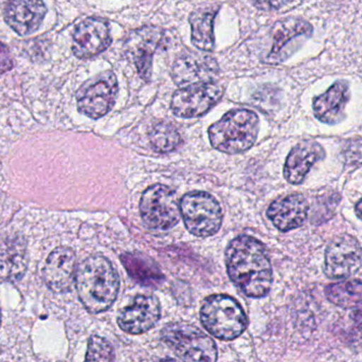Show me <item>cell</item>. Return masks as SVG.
Instances as JSON below:
<instances>
[{
	"label": "cell",
	"mask_w": 362,
	"mask_h": 362,
	"mask_svg": "<svg viewBox=\"0 0 362 362\" xmlns=\"http://www.w3.org/2000/svg\"><path fill=\"white\" fill-rule=\"evenodd\" d=\"M228 274L232 282L251 298L269 293L272 268L265 246L251 236H238L226 251Z\"/></svg>",
	"instance_id": "obj_1"
},
{
	"label": "cell",
	"mask_w": 362,
	"mask_h": 362,
	"mask_svg": "<svg viewBox=\"0 0 362 362\" xmlns=\"http://www.w3.org/2000/svg\"><path fill=\"white\" fill-rule=\"evenodd\" d=\"M78 297L93 314L105 312L116 301L120 280L106 257L93 255L78 266L76 274Z\"/></svg>",
	"instance_id": "obj_2"
},
{
	"label": "cell",
	"mask_w": 362,
	"mask_h": 362,
	"mask_svg": "<svg viewBox=\"0 0 362 362\" xmlns=\"http://www.w3.org/2000/svg\"><path fill=\"white\" fill-rule=\"evenodd\" d=\"M259 134V118L248 110L227 112L211 125L209 139L215 150L226 154H240L255 144Z\"/></svg>",
	"instance_id": "obj_3"
},
{
	"label": "cell",
	"mask_w": 362,
	"mask_h": 362,
	"mask_svg": "<svg viewBox=\"0 0 362 362\" xmlns=\"http://www.w3.org/2000/svg\"><path fill=\"white\" fill-rule=\"evenodd\" d=\"M200 319L204 329L219 339H235L247 327V317L242 306L229 296L206 298L200 310Z\"/></svg>",
	"instance_id": "obj_4"
},
{
	"label": "cell",
	"mask_w": 362,
	"mask_h": 362,
	"mask_svg": "<svg viewBox=\"0 0 362 362\" xmlns=\"http://www.w3.org/2000/svg\"><path fill=\"white\" fill-rule=\"evenodd\" d=\"M163 340L183 362H216L217 349L206 334L187 323H170L161 332Z\"/></svg>",
	"instance_id": "obj_5"
},
{
	"label": "cell",
	"mask_w": 362,
	"mask_h": 362,
	"mask_svg": "<svg viewBox=\"0 0 362 362\" xmlns=\"http://www.w3.org/2000/svg\"><path fill=\"white\" fill-rule=\"evenodd\" d=\"M181 216L194 235L208 238L221 229L223 212L218 202L206 192L185 194L180 202Z\"/></svg>",
	"instance_id": "obj_6"
},
{
	"label": "cell",
	"mask_w": 362,
	"mask_h": 362,
	"mask_svg": "<svg viewBox=\"0 0 362 362\" xmlns=\"http://www.w3.org/2000/svg\"><path fill=\"white\" fill-rule=\"evenodd\" d=\"M140 212L144 223L151 229H171L180 221L177 194L167 185H152L142 194Z\"/></svg>",
	"instance_id": "obj_7"
},
{
	"label": "cell",
	"mask_w": 362,
	"mask_h": 362,
	"mask_svg": "<svg viewBox=\"0 0 362 362\" xmlns=\"http://www.w3.org/2000/svg\"><path fill=\"white\" fill-rule=\"evenodd\" d=\"M223 95V87L215 82L189 85L174 93L171 108L180 118H197L218 103Z\"/></svg>",
	"instance_id": "obj_8"
},
{
	"label": "cell",
	"mask_w": 362,
	"mask_h": 362,
	"mask_svg": "<svg viewBox=\"0 0 362 362\" xmlns=\"http://www.w3.org/2000/svg\"><path fill=\"white\" fill-rule=\"evenodd\" d=\"M117 93L118 81L114 72H103L81 89L78 110L89 118L100 119L114 107Z\"/></svg>",
	"instance_id": "obj_9"
},
{
	"label": "cell",
	"mask_w": 362,
	"mask_h": 362,
	"mask_svg": "<svg viewBox=\"0 0 362 362\" xmlns=\"http://www.w3.org/2000/svg\"><path fill=\"white\" fill-rule=\"evenodd\" d=\"M361 265L362 248L354 236L342 234L329 243L325 259V274L327 278H349L356 274Z\"/></svg>",
	"instance_id": "obj_10"
},
{
	"label": "cell",
	"mask_w": 362,
	"mask_h": 362,
	"mask_svg": "<svg viewBox=\"0 0 362 362\" xmlns=\"http://www.w3.org/2000/svg\"><path fill=\"white\" fill-rule=\"evenodd\" d=\"M165 44V31L154 25L134 30L125 40V50L131 55L138 74L146 82L152 76L153 57Z\"/></svg>",
	"instance_id": "obj_11"
},
{
	"label": "cell",
	"mask_w": 362,
	"mask_h": 362,
	"mask_svg": "<svg viewBox=\"0 0 362 362\" xmlns=\"http://www.w3.org/2000/svg\"><path fill=\"white\" fill-rule=\"evenodd\" d=\"M112 44L110 25L105 19L89 17L74 30L72 51L78 59H90Z\"/></svg>",
	"instance_id": "obj_12"
},
{
	"label": "cell",
	"mask_w": 362,
	"mask_h": 362,
	"mask_svg": "<svg viewBox=\"0 0 362 362\" xmlns=\"http://www.w3.org/2000/svg\"><path fill=\"white\" fill-rule=\"evenodd\" d=\"M218 72L215 59L204 53L187 52L180 55L173 65L172 76L181 87L212 82Z\"/></svg>",
	"instance_id": "obj_13"
},
{
	"label": "cell",
	"mask_w": 362,
	"mask_h": 362,
	"mask_svg": "<svg viewBox=\"0 0 362 362\" xmlns=\"http://www.w3.org/2000/svg\"><path fill=\"white\" fill-rule=\"evenodd\" d=\"M76 253L68 247H59L49 255L42 270L45 283L55 293H66L76 281Z\"/></svg>",
	"instance_id": "obj_14"
},
{
	"label": "cell",
	"mask_w": 362,
	"mask_h": 362,
	"mask_svg": "<svg viewBox=\"0 0 362 362\" xmlns=\"http://www.w3.org/2000/svg\"><path fill=\"white\" fill-rule=\"evenodd\" d=\"M160 318V305L153 296H138L125 308L118 318L119 327L125 333L139 335L152 329Z\"/></svg>",
	"instance_id": "obj_15"
},
{
	"label": "cell",
	"mask_w": 362,
	"mask_h": 362,
	"mask_svg": "<svg viewBox=\"0 0 362 362\" xmlns=\"http://www.w3.org/2000/svg\"><path fill=\"white\" fill-rule=\"evenodd\" d=\"M46 13L42 0H8L4 19L16 33L25 36L40 29Z\"/></svg>",
	"instance_id": "obj_16"
},
{
	"label": "cell",
	"mask_w": 362,
	"mask_h": 362,
	"mask_svg": "<svg viewBox=\"0 0 362 362\" xmlns=\"http://www.w3.org/2000/svg\"><path fill=\"white\" fill-rule=\"evenodd\" d=\"M308 210V200L302 194H291L274 200L268 208L267 215L280 231L288 232L303 225Z\"/></svg>",
	"instance_id": "obj_17"
},
{
	"label": "cell",
	"mask_w": 362,
	"mask_h": 362,
	"mask_svg": "<svg viewBox=\"0 0 362 362\" xmlns=\"http://www.w3.org/2000/svg\"><path fill=\"white\" fill-rule=\"evenodd\" d=\"M350 97L349 83L337 81L327 93L315 98L313 101L315 117L325 124H338L346 119L344 110Z\"/></svg>",
	"instance_id": "obj_18"
},
{
	"label": "cell",
	"mask_w": 362,
	"mask_h": 362,
	"mask_svg": "<svg viewBox=\"0 0 362 362\" xmlns=\"http://www.w3.org/2000/svg\"><path fill=\"white\" fill-rule=\"evenodd\" d=\"M325 151L315 140H304L295 146L287 156L284 177L291 185H300L305 180L315 163L322 160Z\"/></svg>",
	"instance_id": "obj_19"
},
{
	"label": "cell",
	"mask_w": 362,
	"mask_h": 362,
	"mask_svg": "<svg viewBox=\"0 0 362 362\" xmlns=\"http://www.w3.org/2000/svg\"><path fill=\"white\" fill-rule=\"evenodd\" d=\"M312 34V25L304 19L291 17V18L278 21L272 29L274 42H272V50L266 57V63H282L288 57L286 48L291 40L300 36H310Z\"/></svg>",
	"instance_id": "obj_20"
},
{
	"label": "cell",
	"mask_w": 362,
	"mask_h": 362,
	"mask_svg": "<svg viewBox=\"0 0 362 362\" xmlns=\"http://www.w3.org/2000/svg\"><path fill=\"white\" fill-rule=\"evenodd\" d=\"M28 251L21 236L6 238L0 244V279L16 282L27 272Z\"/></svg>",
	"instance_id": "obj_21"
},
{
	"label": "cell",
	"mask_w": 362,
	"mask_h": 362,
	"mask_svg": "<svg viewBox=\"0 0 362 362\" xmlns=\"http://www.w3.org/2000/svg\"><path fill=\"white\" fill-rule=\"evenodd\" d=\"M121 262L129 276L144 286H157L165 280L158 266L141 253H124L121 255Z\"/></svg>",
	"instance_id": "obj_22"
},
{
	"label": "cell",
	"mask_w": 362,
	"mask_h": 362,
	"mask_svg": "<svg viewBox=\"0 0 362 362\" xmlns=\"http://www.w3.org/2000/svg\"><path fill=\"white\" fill-rule=\"evenodd\" d=\"M218 8H197L189 16L192 28V42L199 50L212 51L214 48L215 38L213 33V23Z\"/></svg>",
	"instance_id": "obj_23"
},
{
	"label": "cell",
	"mask_w": 362,
	"mask_h": 362,
	"mask_svg": "<svg viewBox=\"0 0 362 362\" xmlns=\"http://www.w3.org/2000/svg\"><path fill=\"white\" fill-rule=\"evenodd\" d=\"M327 299L341 308H354L362 304V282L344 281L329 285L325 288Z\"/></svg>",
	"instance_id": "obj_24"
},
{
	"label": "cell",
	"mask_w": 362,
	"mask_h": 362,
	"mask_svg": "<svg viewBox=\"0 0 362 362\" xmlns=\"http://www.w3.org/2000/svg\"><path fill=\"white\" fill-rule=\"evenodd\" d=\"M153 150L161 154L173 152L180 144V135L173 125L159 123L150 134Z\"/></svg>",
	"instance_id": "obj_25"
},
{
	"label": "cell",
	"mask_w": 362,
	"mask_h": 362,
	"mask_svg": "<svg viewBox=\"0 0 362 362\" xmlns=\"http://www.w3.org/2000/svg\"><path fill=\"white\" fill-rule=\"evenodd\" d=\"M85 362H115L112 344L100 336H93L88 342Z\"/></svg>",
	"instance_id": "obj_26"
},
{
	"label": "cell",
	"mask_w": 362,
	"mask_h": 362,
	"mask_svg": "<svg viewBox=\"0 0 362 362\" xmlns=\"http://www.w3.org/2000/svg\"><path fill=\"white\" fill-rule=\"evenodd\" d=\"M362 148V142L351 141L348 146L344 148V157L349 163H362V154L358 153Z\"/></svg>",
	"instance_id": "obj_27"
},
{
	"label": "cell",
	"mask_w": 362,
	"mask_h": 362,
	"mask_svg": "<svg viewBox=\"0 0 362 362\" xmlns=\"http://www.w3.org/2000/svg\"><path fill=\"white\" fill-rule=\"evenodd\" d=\"M291 1V0H251L257 8L264 11L279 10Z\"/></svg>",
	"instance_id": "obj_28"
},
{
	"label": "cell",
	"mask_w": 362,
	"mask_h": 362,
	"mask_svg": "<svg viewBox=\"0 0 362 362\" xmlns=\"http://www.w3.org/2000/svg\"><path fill=\"white\" fill-rule=\"evenodd\" d=\"M13 67L12 59L8 48L0 42V72L8 71Z\"/></svg>",
	"instance_id": "obj_29"
},
{
	"label": "cell",
	"mask_w": 362,
	"mask_h": 362,
	"mask_svg": "<svg viewBox=\"0 0 362 362\" xmlns=\"http://www.w3.org/2000/svg\"><path fill=\"white\" fill-rule=\"evenodd\" d=\"M352 317L353 321H354L355 325L357 327H361L362 329V306L361 308H357L356 310L353 312V314L351 315Z\"/></svg>",
	"instance_id": "obj_30"
},
{
	"label": "cell",
	"mask_w": 362,
	"mask_h": 362,
	"mask_svg": "<svg viewBox=\"0 0 362 362\" xmlns=\"http://www.w3.org/2000/svg\"><path fill=\"white\" fill-rule=\"evenodd\" d=\"M355 212H356L357 216L362 221V198L357 202L356 206H355Z\"/></svg>",
	"instance_id": "obj_31"
},
{
	"label": "cell",
	"mask_w": 362,
	"mask_h": 362,
	"mask_svg": "<svg viewBox=\"0 0 362 362\" xmlns=\"http://www.w3.org/2000/svg\"><path fill=\"white\" fill-rule=\"evenodd\" d=\"M0 323H1V312H0Z\"/></svg>",
	"instance_id": "obj_32"
}]
</instances>
